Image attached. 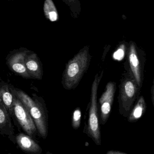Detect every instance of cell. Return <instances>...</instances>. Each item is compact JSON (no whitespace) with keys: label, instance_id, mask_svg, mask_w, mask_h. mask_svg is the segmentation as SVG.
Here are the masks:
<instances>
[{"label":"cell","instance_id":"6da1fadb","mask_svg":"<svg viewBox=\"0 0 154 154\" xmlns=\"http://www.w3.org/2000/svg\"><path fill=\"white\" fill-rule=\"evenodd\" d=\"M10 89L27 109L35 124L38 137L46 139L48 132V115L44 99L35 94L30 96L21 89L11 85Z\"/></svg>","mask_w":154,"mask_h":154},{"label":"cell","instance_id":"7a4b0ae2","mask_svg":"<svg viewBox=\"0 0 154 154\" xmlns=\"http://www.w3.org/2000/svg\"><path fill=\"white\" fill-rule=\"evenodd\" d=\"M90 56L87 49L81 51L66 64L62 83L66 90L75 89L90 65Z\"/></svg>","mask_w":154,"mask_h":154},{"label":"cell","instance_id":"3957f363","mask_svg":"<svg viewBox=\"0 0 154 154\" xmlns=\"http://www.w3.org/2000/svg\"><path fill=\"white\" fill-rule=\"evenodd\" d=\"M103 71L99 75L97 73L94 76L91 90V102L89 111L88 124L85 129V133L91 137L95 144L101 145L100 127V119L98 114V106L97 102L98 87L103 75Z\"/></svg>","mask_w":154,"mask_h":154},{"label":"cell","instance_id":"277c9868","mask_svg":"<svg viewBox=\"0 0 154 154\" xmlns=\"http://www.w3.org/2000/svg\"><path fill=\"white\" fill-rule=\"evenodd\" d=\"M140 88L134 78L126 73L121 81L119 96V111L127 118L138 98Z\"/></svg>","mask_w":154,"mask_h":154},{"label":"cell","instance_id":"5b68a950","mask_svg":"<svg viewBox=\"0 0 154 154\" xmlns=\"http://www.w3.org/2000/svg\"><path fill=\"white\" fill-rule=\"evenodd\" d=\"M12 94L14 119L26 134L35 139L38 134L34 120L24 104Z\"/></svg>","mask_w":154,"mask_h":154},{"label":"cell","instance_id":"8992f818","mask_svg":"<svg viewBox=\"0 0 154 154\" xmlns=\"http://www.w3.org/2000/svg\"><path fill=\"white\" fill-rule=\"evenodd\" d=\"M116 90V83L110 82L107 84L105 91L99 100L100 109V122L102 125L107 122L114 100Z\"/></svg>","mask_w":154,"mask_h":154},{"label":"cell","instance_id":"52a82bcc","mask_svg":"<svg viewBox=\"0 0 154 154\" xmlns=\"http://www.w3.org/2000/svg\"><path fill=\"white\" fill-rule=\"evenodd\" d=\"M129 69L128 72L134 78L140 88L144 79V69L138 56L136 47L133 44L130 46L128 53Z\"/></svg>","mask_w":154,"mask_h":154},{"label":"cell","instance_id":"ba28073f","mask_svg":"<svg viewBox=\"0 0 154 154\" xmlns=\"http://www.w3.org/2000/svg\"><path fill=\"white\" fill-rule=\"evenodd\" d=\"M29 51H18L7 57V64L11 71L25 79H31L25 64V58Z\"/></svg>","mask_w":154,"mask_h":154},{"label":"cell","instance_id":"9c48e42d","mask_svg":"<svg viewBox=\"0 0 154 154\" xmlns=\"http://www.w3.org/2000/svg\"><path fill=\"white\" fill-rule=\"evenodd\" d=\"M0 134L6 137L14 144H16L14 126L8 112L0 101Z\"/></svg>","mask_w":154,"mask_h":154},{"label":"cell","instance_id":"30bf717a","mask_svg":"<svg viewBox=\"0 0 154 154\" xmlns=\"http://www.w3.org/2000/svg\"><path fill=\"white\" fill-rule=\"evenodd\" d=\"M25 64L31 79L42 80L43 75L42 65L36 54L30 53L29 51L25 57Z\"/></svg>","mask_w":154,"mask_h":154},{"label":"cell","instance_id":"8fae6325","mask_svg":"<svg viewBox=\"0 0 154 154\" xmlns=\"http://www.w3.org/2000/svg\"><path fill=\"white\" fill-rule=\"evenodd\" d=\"M16 144L20 148L26 153L40 154L42 153L41 146L32 137L27 134L20 133L16 135Z\"/></svg>","mask_w":154,"mask_h":154},{"label":"cell","instance_id":"7c38bea8","mask_svg":"<svg viewBox=\"0 0 154 154\" xmlns=\"http://www.w3.org/2000/svg\"><path fill=\"white\" fill-rule=\"evenodd\" d=\"M0 101L5 107L11 118L14 120L13 94L10 89V85L4 81H0Z\"/></svg>","mask_w":154,"mask_h":154},{"label":"cell","instance_id":"4fadbf2b","mask_svg":"<svg viewBox=\"0 0 154 154\" xmlns=\"http://www.w3.org/2000/svg\"><path fill=\"white\" fill-rule=\"evenodd\" d=\"M146 104L145 99L142 96L138 98L137 102L134 104L128 116L127 117L130 122H135L139 119L146 111Z\"/></svg>","mask_w":154,"mask_h":154},{"label":"cell","instance_id":"5bb4252c","mask_svg":"<svg viewBox=\"0 0 154 154\" xmlns=\"http://www.w3.org/2000/svg\"><path fill=\"white\" fill-rule=\"evenodd\" d=\"M44 13L47 18L52 22L58 19V13L52 0H45L44 3Z\"/></svg>","mask_w":154,"mask_h":154},{"label":"cell","instance_id":"9a60e30c","mask_svg":"<svg viewBox=\"0 0 154 154\" xmlns=\"http://www.w3.org/2000/svg\"><path fill=\"white\" fill-rule=\"evenodd\" d=\"M82 112L80 108H77L74 111L72 118V125L75 129L79 128L81 125Z\"/></svg>","mask_w":154,"mask_h":154},{"label":"cell","instance_id":"2e32d148","mask_svg":"<svg viewBox=\"0 0 154 154\" xmlns=\"http://www.w3.org/2000/svg\"><path fill=\"white\" fill-rule=\"evenodd\" d=\"M125 46L123 45H121L113 54V58L118 61H121L122 60L125 56Z\"/></svg>","mask_w":154,"mask_h":154},{"label":"cell","instance_id":"e0dca14e","mask_svg":"<svg viewBox=\"0 0 154 154\" xmlns=\"http://www.w3.org/2000/svg\"><path fill=\"white\" fill-rule=\"evenodd\" d=\"M108 154H125V153L123 152H120V151H113V150H112V151H109V152H107Z\"/></svg>","mask_w":154,"mask_h":154},{"label":"cell","instance_id":"ac0fdd59","mask_svg":"<svg viewBox=\"0 0 154 154\" xmlns=\"http://www.w3.org/2000/svg\"><path fill=\"white\" fill-rule=\"evenodd\" d=\"M153 85L152 86V88H151V94H152V103H153V104H154V94H153V93H154V91H153Z\"/></svg>","mask_w":154,"mask_h":154},{"label":"cell","instance_id":"d6986e66","mask_svg":"<svg viewBox=\"0 0 154 154\" xmlns=\"http://www.w3.org/2000/svg\"><path fill=\"white\" fill-rule=\"evenodd\" d=\"M65 1L69 2H72L74 1V0H65Z\"/></svg>","mask_w":154,"mask_h":154}]
</instances>
